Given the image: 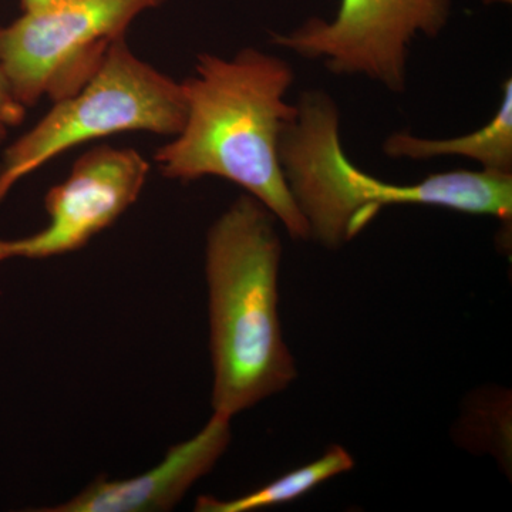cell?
I'll list each match as a JSON object with an SVG mask.
<instances>
[{"instance_id":"6da1fadb","label":"cell","mask_w":512,"mask_h":512,"mask_svg":"<svg viewBox=\"0 0 512 512\" xmlns=\"http://www.w3.org/2000/svg\"><path fill=\"white\" fill-rule=\"evenodd\" d=\"M293 83L291 63L256 47L231 57L201 53L181 82L184 123L158 148V170L183 183L231 181L265 205L292 238L309 241L279 160L282 131L295 113L288 101Z\"/></svg>"},{"instance_id":"7a4b0ae2","label":"cell","mask_w":512,"mask_h":512,"mask_svg":"<svg viewBox=\"0 0 512 512\" xmlns=\"http://www.w3.org/2000/svg\"><path fill=\"white\" fill-rule=\"evenodd\" d=\"M342 116L325 90H306L295 101L279 143L288 190L308 225L309 241L339 249L356 238L386 207L424 205L461 214L487 215L510 227L512 175L480 170L436 173L396 184L367 173L342 143Z\"/></svg>"},{"instance_id":"3957f363","label":"cell","mask_w":512,"mask_h":512,"mask_svg":"<svg viewBox=\"0 0 512 512\" xmlns=\"http://www.w3.org/2000/svg\"><path fill=\"white\" fill-rule=\"evenodd\" d=\"M276 225L265 205L242 194L208 229L212 409L229 419L284 392L298 375L279 319Z\"/></svg>"},{"instance_id":"277c9868","label":"cell","mask_w":512,"mask_h":512,"mask_svg":"<svg viewBox=\"0 0 512 512\" xmlns=\"http://www.w3.org/2000/svg\"><path fill=\"white\" fill-rule=\"evenodd\" d=\"M184 116L183 84L144 62L126 39L120 40L79 92L56 100L46 116L5 151L0 202L20 178L70 148L130 131L173 137Z\"/></svg>"},{"instance_id":"5b68a950","label":"cell","mask_w":512,"mask_h":512,"mask_svg":"<svg viewBox=\"0 0 512 512\" xmlns=\"http://www.w3.org/2000/svg\"><path fill=\"white\" fill-rule=\"evenodd\" d=\"M165 0H57L0 28V69L28 109L79 92L131 23Z\"/></svg>"},{"instance_id":"8992f818","label":"cell","mask_w":512,"mask_h":512,"mask_svg":"<svg viewBox=\"0 0 512 512\" xmlns=\"http://www.w3.org/2000/svg\"><path fill=\"white\" fill-rule=\"evenodd\" d=\"M453 0H340L332 19L311 18L291 32L272 33V45L336 76L363 77L403 94L410 53L420 37L446 30Z\"/></svg>"},{"instance_id":"52a82bcc","label":"cell","mask_w":512,"mask_h":512,"mask_svg":"<svg viewBox=\"0 0 512 512\" xmlns=\"http://www.w3.org/2000/svg\"><path fill=\"white\" fill-rule=\"evenodd\" d=\"M148 174L150 163L134 148L87 151L66 180L47 192L46 228L25 238L0 239V262L52 258L86 247L138 200Z\"/></svg>"},{"instance_id":"ba28073f","label":"cell","mask_w":512,"mask_h":512,"mask_svg":"<svg viewBox=\"0 0 512 512\" xmlns=\"http://www.w3.org/2000/svg\"><path fill=\"white\" fill-rule=\"evenodd\" d=\"M231 441V419L214 413L200 433L168 450L156 467L127 480L100 476L66 503L42 508L46 512L170 511L188 490L207 476Z\"/></svg>"},{"instance_id":"9c48e42d","label":"cell","mask_w":512,"mask_h":512,"mask_svg":"<svg viewBox=\"0 0 512 512\" xmlns=\"http://www.w3.org/2000/svg\"><path fill=\"white\" fill-rule=\"evenodd\" d=\"M382 150L394 160L466 158L480 165V170L512 175V80H504L497 111L477 130L447 138L420 137L410 131H396L383 141Z\"/></svg>"},{"instance_id":"30bf717a","label":"cell","mask_w":512,"mask_h":512,"mask_svg":"<svg viewBox=\"0 0 512 512\" xmlns=\"http://www.w3.org/2000/svg\"><path fill=\"white\" fill-rule=\"evenodd\" d=\"M355 467V458L345 447H329L318 460L306 466L289 471L272 483L241 495L234 500H218L212 495H201L195 501V511L198 512H251L262 508L275 507L292 503L303 495L311 493L320 484L330 478L342 476Z\"/></svg>"},{"instance_id":"8fae6325","label":"cell","mask_w":512,"mask_h":512,"mask_svg":"<svg viewBox=\"0 0 512 512\" xmlns=\"http://www.w3.org/2000/svg\"><path fill=\"white\" fill-rule=\"evenodd\" d=\"M26 107L13 94L5 73L0 69V143L8 137L10 128L22 124Z\"/></svg>"},{"instance_id":"7c38bea8","label":"cell","mask_w":512,"mask_h":512,"mask_svg":"<svg viewBox=\"0 0 512 512\" xmlns=\"http://www.w3.org/2000/svg\"><path fill=\"white\" fill-rule=\"evenodd\" d=\"M55 2L57 0H20V5H22L23 12H32V10L46 8Z\"/></svg>"},{"instance_id":"4fadbf2b","label":"cell","mask_w":512,"mask_h":512,"mask_svg":"<svg viewBox=\"0 0 512 512\" xmlns=\"http://www.w3.org/2000/svg\"><path fill=\"white\" fill-rule=\"evenodd\" d=\"M488 2V0H487ZM493 2H507V0H493Z\"/></svg>"}]
</instances>
